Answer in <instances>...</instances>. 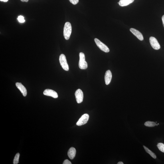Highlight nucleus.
Listing matches in <instances>:
<instances>
[{"label": "nucleus", "instance_id": "7ed1b4c3", "mask_svg": "<svg viewBox=\"0 0 164 164\" xmlns=\"http://www.w3.org/2000/svg\"><path fill=\"white\" fill-rule=\"evenodd\" d=\"M59 60L60 65L63 69L66 71H68L69 70V68L65 55L63 54H60Z\"/></svg>", "mask_w": 164, "mask_h": 164}, {"label": "nucleus", "instance_id": "4be33fe9", "mask_svg": "<svg viewBox=\"0 0 164 164\" xmlns=\"http://www.w3.org/2000/svg\"><path fill=\"white\" fill-rule=\"evenodd\" d=\"M9 0H0V1L2 2H7Z\"/></svg>", "mask_w": 164, "mask_h": 164}, {"label": "nucleus", "instance_id": "1a4fd4ad", "mask_svg": "<svg viewBox=\"0 0 164 164\" xmlns=\"http://www.w3.org/2000/svg\"><path fill=\"white\" fill-rule=\"evenodd\" d=\"M16 85L17 88L21 91L23 96L25 97L27 94V91L25 87H24L21 83L17 82Z\"/></svg>", "mask_w": 164, "mask_h": 164}, {"label": "nucleus", "instance_id": "5701e85b", "mask_svg": "<svg viewBox=\"0 0 164 164\" xmlns=\"http://www.w3.org/2000/svg\"><path fill=\"white\" fill-rule=\"evenodd\" d=\"M21 1L22 2H27L29 1V0H21Z\"/></svg>", "mask_w": 164, "mask_h": 164}, {"label": "nucleus", "instance_id": "f8f14e48", "mask_svg": "<svg viewBox=\"0 0 164 164\" xmlns=\"http://www.w3.org/2000/svg\"><path fill=\"white\" fill-rule=\"evenodd\" d=\"M76 154V150L73 147H71L69 149L68 153V154L70 159L72 160L74 158Z\"/></svg>", "mask_w": 164, "mask_h": 164}, {"label": "nucleus", "instance_id": "39448f33", "mask_svg": "<svg viewBox=\"0 0 164 164\" xmlns=\"http://www.w3.org/2000/svg\"><path fill=\"white\" fill-rule=\"evenodd\" d=\"M89 119V115L87 114H85L82 115L76 123L77 125L78 126L86 124L87 123Z\"/></svg>", "mask_w": 164, "mask_h": 164}, {"label": "nucleus", "instance_id": "9d476101", "mask_svg": "<svg viewBox=\"0 0 164 164\" xmlns=\"http://www.w3.org/2000/svg\"><path fill=\"white\" fill-rule=\"evenodd\" d=\"M112 78V73L110 70H107L105 73V83L107 85L110 84Z\"/></svg>", "mask_w": 164, "mask_h": 164}, {"label": "nucleus", "instance_id": "b1692460", "mask_svg": "<svg viewBox=\"0 0 164 164\" xmlns=\"http://www.w3.org/2000/svg\"><path fill=\"white\" fill-rule=\"evenodd\" d=\"M117 164H124V163H123L122 162H119L118 163H117Z\"/></svg>", "mask_w": 164, "mask_h": 164}, {"label": "nucleus", "instance_id": "ddd939ff", "mask_svg": "<svg viewBox=\"0 0 164 164\" xmlns=\"http://www.w3.org/2000/svg\"><path fill=\"white\" fill-rule=\"evenodd\" d=\"M134 1V0H120L119 4L121 7H124L129 5Z\"/></svg>", "mask_w": 164, "mask_h": 164}, {"label": "nucleus", "instance_id": "412c9836", "mask_svg": "<svg viewBox=\"0 0 164 164\" xmlns=\"http://www.w3.org/2000/svg\"><path fill=\"white\" fill-rule=\"evenodd\" d=\"M162 22L163 24V27H164V15L162 17Z\"/></svg>", "mask_w": 164, "mask_h": 164}, {"label": "nucleus", "instance_id": "aec40b11", "mask_svg": "<svg viewBox=\"0 0 164 164\" xmlns=\"http://www.w3.org/2000/svg\"><path fill=\"white\" fill-rule=\"evenodd\" d=\"M63 164H72V163L71 162L68 160H65L64 161Z\"/></svg>", "mask_w": 164, "mask_h": 164}, {"label": "nucleus", "instance_id": "20e7f679", "mask_svg": "<svg viewBox=\"0 0 164 164\" xmlns=\"http://www.w3.org/2000/svg\"><path fill=\"white\" fill-rule=\"evenodd\" d=\"M95 41L97 45L100 48V49L102 51L108 53L109 52V49L106 45L101 42L100 40L97 38H95Z\"/></svg>", "mask_w": 164, "mask_h": 164}, {"label": "nucleus", "instance_id": "f03ea898", "mask_svg": "<svg viewBox=\"0 0 164 164\" xmlns=\"http://www.w3.org/2000/svg\"><path fill=\"white\" fill-rule=\"evenodd\" d=\"M80 59L79 62V68L81 69H86L88 68V64L85 60L84 54L82 52L79 54Z\"/></svg>", "mask_w": 164, "mask_h": 164}, {"label": "nucleus", "instance_id": "f3484780", "mask_svg": "<svg viewBox=\"0 0 164 164\" xmlns=\"http://www.w3.org/2000/svg\"><path fill=\"white\" fill-rule=\"evenodd\" d=\"M157 147L162 152L164 153V144L162 143L158 144Z\"/></svg>", "mask_w": 164, "mask_h": 164}, {"label": "nucleus", "instance_id": "6ab92c4d", "mask_svg": "<svg viewBox=\"0 0 164 164\" xmlns=\"http://www.w3.org/2000/svg\"><path fill=\"white\" fill-rule=\"evenodd\" d=\"M69 1L74 5L76 4L79 2V0H69Z\"/></svg>", "mask_w": 164, "mask_h": 164}, {"label": "nucleus", "instance_id": "423d86ee", "mask_svg": "<svg viewBox=\"0 0 164 164\" xmlns=\"http://www.w3.org/2000/svg\"><path fill=\"white\" fill-rule=\"evenodd\" d=\"M149 40L150 43L152 47L154 49L158 50L161 48V46L160 45V44L157 39L151 36L149 38Z\"/></svg>", "mask_w": 164, "mask_h": 164}, {"label": "nucleus", "instance_id": "dca6fc26", "mask_svg": "<svg viewBox=\"0 0 164 164\" xmlns=\"http://www.w3.org/2000/svg\"><path fill=\"white\" fill-rule=\"evenodd\" d=\"M20 156V154L19 153H17L16 155L13 160V163L14 164H17L19 163Z\"/></svg>", "mask_w": 164, "mask_h": 164}, {"label": "nucleus", "instance_id": "6e6552de", "mask_svg": "<svg viewBox=\"0 0 164 164\" xmlns=\"http://www.w3.org/2000/svg\"><path fill=\"white\" fill-rule=\"evenodd\" d=\"M43 94L45 96H51L54 98H57L58 97L57 93L50 89H46L44 91Z\"/></svg>", "mask_w": 164, "mask_h": 164}, {"label": "nucleus", "instance_id": "f257e3e1", "mask_svg": "<svg viewBox=\"0 0 164 164\" xmlns=\"http://www.w3.org/2000/svg\"><path fill=\"white\" fill-rule=\"evenodd\" d=\"M72 32L71 24L69 22H67L65 24L64 28V37L66 40L69 39Z\"/></svg>", "mask_w": 164, "mask_h": 164}, {"label": "nucleus", "instance_id": "2eb2a0df", "mask_svg": "<svg viewBox=\"0 0 164 164\" xmlns=\"http://www.w3.org/2000/svg\"><path fill=\"white\" fill-rule=\"evenodd\" d=\"M156 123L153 121H148L144 123V125L148 127H154L156 125Z\"/></svg>", "mask_w": 164, "mask_h": 164}, {"label": "nucleus", "instance_id": "4468645a", "mask_svg": "<svg viewBox=\"0 0 164 164\" xmlns=\"http://www.w3.org/2000/svg\"><path fill=\"white\" fill-rule=\"evenodd\" d=\"M143 147L144 148L146 152L147 153L149 154L154 159L156 158V156L155 154L154 153L151 151L149 150L148 148L144 146H143Z\"/></svg>", "mask_w": 164, "mask_h": 164}, {"label": "nucleus", "instance_id": "9b49d317", "mask_svg": "<svg viewBox=\"0 0 164 164\" xmlns=\"http://www.w3.org/2000/svg\"><path fill=\"white\" fill-rule=\"evenodd\" d=\"M130 30L132 33L135 36H136L139 40H141V41L143 40V37L142 34L138 30L133 28H130Z\"/></svg>", "mask_w": 164, "mask_h": 164}, {"label": "nucleus", "instance_id": "a211bd4d", "mask_svg": "<svg viewBox=\"0 0 164 164\" xmlns=\"http://www.w3.org/2000/svg\"><path fill=\"white\" fill-rule=\"evenodd\" d=\"M17 19L18 21L21 23H24L25 21L24 19V17L22 16H19L18 17Z\"/></svg>", "mask_w": 164, "mask_h": 164}, {"label": "nucleus", "instance_id": "0eeeda50", "mask_svg": "<svg viewBox=\"0 0 164 164\" xmlns=\"http://www.w3.org/2000/svg\"><path fill=\"white\" fill-rule=\"evenodd\" d=\"M75 95L77 102L80 103L83 102L84 97L83 93L81 90L80 89L77 90L76 91Z\"/></svg>", "mask_w": 164, "mask_h": 164}]
</instances>
